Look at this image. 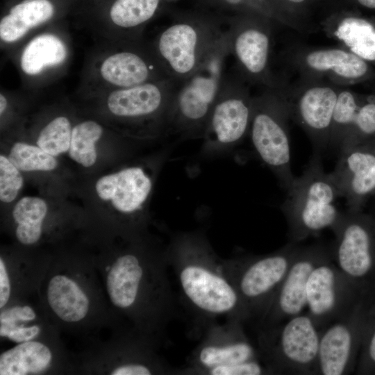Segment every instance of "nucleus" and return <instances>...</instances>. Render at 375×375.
<instances>
[{"label":"nucleus","instance_id":"f257e3e1","mask_svg":"<svg viewBox=\"0 0 375 375\" xmlns=\"http://www.w3.org/2000/svg\"><path fill=\"white\" fill-rule=\"evenodd\" d=\"M167 267V247L153 249L132 242L115 257L108 272L110 302L148 333L162 331L174 314Z\"/></svg>","mask_w":375,"mask_h":375},{"label":"nucleus","instance_id":"f03ea898","mask_svg":"<svg viewBox=\"0 0 375 375\" xmlns=\"http://www.w3.org/2000/svg\"><path fill=\"white\" fill-rule=\"evenodd\" d=\"M167 257L184 303L203 329L219 319L249 322L236 290L223 272L221 258L203 233L174 235L167 246Z\"/></svg>","mask_w":375,"mask_h":375},{"label":"nucleus","instance_id":"7ed1b4c3","mask_svg":"<svg viewBox=\"0 0 375 375\" xmlns=\"http://www.w3.org/2000/svg\"><path fill=\"white\" fill-rule=\"evenodd\" d=\"M281 210L288 226L290 242L299 244L326 228L331 229L341 212L335 200L341 197L330 173L315 151L303 174L286 190Z\"/></svg>","mask_w":375,"mask_h":375},{"label":"nucleus","instance_id":"20e7f679","mask_svg":"<svg viewBox=\"0 0 375 375\" xmlns=\"http://www.w3.org/2000/svg\"><path fill=\"white\" fill-rule=\"evenodd\" d=\"M300 247L289 242L267 254L221 258L223 272L236 290L249 322L258 324L262 319Z\"/></svg>","mask_w":375,"mask_h":375},{"label":"nucleus","instance_id":"39448f33","mask_svg":"<svg viewBox=\"0 0 375 375\" xmlns=\"http://www.w3.org/2000/svg\"><path fill=\"white\" fill-rule=\"evenodd\" d=\"M322 331L307 312L258 328L256 344L270 374H317Z\"/></svg>","mask_w":375,"mask_h":375},{"label":"nucleus","instance_id":"423d86ee","mask_svg":"<svg viewBox=\"0 0 375 375\" xmlns=\"http://www.w3.org/2000/svg\"><path fill=\"white\" fill-rule=\"evenodd\" d=\"M331 230L333 262L365 296L375 297L374 217L347 209Z\"/></svg>","mask_w":375,"mask_h":375},{"label":"nucleus","instance_id":"0eeeda50","mask_svg":"<svg viewBox=\"0 0 375 375\" xmlns=\"http://www.w3.org/2000/svg\"><path fill=\"white\" fill-rule=\"evenodd\" d=\"M174 97L167 133L180 140L203 138L211 111L220 94L221 62L211 57L201 65ZM199 68V67H198Z\"/></svg>","mask_w":375,"mask_h":375},{"label":"nucleus","instance_id":"6e6552de","mask_svg":"<svg viewBox=\"0 0 375 375\" xmlns=\"http://www.w3.org/2000/svg\"><path fill=\"white\" fill-rule=\"evenodd\" d=\"M290 117L280 97L253 100L249 133L260 159L287 190L294 179L291 169L290 140L287 126Z\"/></svg>","mask_w":375,"mask_h":375},{"label":"nucleus","instance_id":"1a4fd4ad","mask_svg":"<svg viewBox=\"0 0 375 375\" xmlns=\"http://www.w3.org/2000/svg\"><path fill=\"white\" fill-rule=\"evenodd\" d=\"M171 150V146L164 148L153 162L133 163L101 176L95 183L97 195L128 219L131 226L138 225L144 219L157 171Z\"/></svg>","mask_w":375,"mask_h":375},{"label":"nucleus","instance_id":"9d476101","mask_svg":"<svg viewBox=\"0 0 375 375\" xmlns=\"http://www.w3.org/2000/svg\"><path fill=\"white\" fill-rule=\"evenodd\" d=\"M367 298L370 297L365 296L330 257L320 262L309 276L307 313L322 330L349 314Z\"/></svg>","mask_w":375,"mask_h":375},{"label":"nucleus","instance_id":"9b49d317","mask_svg":"<svg viewBox=\"0 0 375 375\" xmlns=\"http://www.w3.org/2000/svg\"><path fill=\"white\" fill-rule=\"evenodd\" d=\"M367 298L345 317L322 329L317 374L346 375L355 372L370 301Z\"/></svg>","mask_w":375,"mask_h":375},{"label":"nucleus","instance_id":"f8f14e48","mask_svg":"<svg viewBox=\"0 0 375 375\" xmlns=\"http://www.w3.org/2000/svg\"><path fill=\"white\" fill-rule=\"evenodd\" d=\"M331 257V249L321 244L301 246L258 328L270 327L303 313L306 308L307 283L312 270Z\"/></svg>","mask_w":375,"mask_h":375},{"label":"nucleus","instance_id":"ddd939ff","mask_svg":"<svg viewBox=\"0 0 375 375\" xmlns=\"http://www.w3.org/2000/svg\"><path fill=\"white\" fill-rule=\"evenodd\" d=\"M253 103V100L242 93H220L203 135V156L226 154L243 140L249 132Z\"/></svg>","mask_w":375,"mask_h":375},{"label":"nucleus","instance_id":"4468645a","mask_svg":"<svg viewBox=\"0 0 375 375\" xmlns=\"http://www.w3.org/2000/svg\"><path fill=\"white\" fill-rule=\"evenodd\" d=\"M242 321L228 319L212 323L203 329V338L189 356L190 370L261 359L257 344L246 334Z\"/></svg>","mask_w":375,"mask_h":375},{"label":"nucleus","instance_id":"2eb2a0df","mask_svg":"<svg viewBox=\"0 0 375 375\" xmlns=\"http://www.w3.org/2000/svg\"><path fill=\"white\" fill-rule=\"evenodd\" d=\"M330 173L341 197L351 210H361L366 199L375 193V140L347 147Z\"/></svg>","mask_w":375,"mask_h":375},{"label":"nucleus","instance_id":"dca6fc26","mask_svg":"<svg viewBox=\"0 0 375 375\" xmlns=\"http://www.w3.org/2000/svg\"><path fill=\"white\" fill-rule=\"evenodd\" d=\"M338 92L325 85L307 88L288 101L281 98L290 117L306 131L315 151L330 145L333 117Z\"/></svg>","mask_w":375,"mask_h":375},{"label":"nucleus","instance_id":"f3484780","mask_svg":"<svg viewBox=\"0 0 375 375\" xmlns=\"http://www.w3.org/2000/svg\"><path fill=\"white\" fill-rule=\"evenodd\" d=\"M174 95L167 93L160 85L150 82L110 92L107 106L115 116L138 120L158 118L167 125Z\"/></svg>","mask_w":375,"mask_h":375},{"label":"nucleus","instance_id":"a211bd4d","mask_svg":"<svg viewBox=\"0 0 375 375\" xmlns=\"http://www.w3.org/2000/svg\"><path fill=\"white\" fill-rule=\"evenodd\" d=\"M375 135V101L360 106L350 91L340 93L333 117L331 145L340 150Z\"/></svg>","mask_w":375,"mask_h":375},{"label":"nucleus","instance_id":"6ab92c4d","mask_svg":"<svg viewBox=\"0 0 375 375\" xmlns=\"http://www.w3.org/2000/svg\"><path fill=\"white\" fill-rule=\"evenodd\" d=\"M201 30L189 23H176L165 29L158 50L169 70L178 76H191L203 61Z\"/></svg>","mask_w":375,"mask_h":375},{"label":"nucleus","instance_id":"aec40b11","mask_svg":"<svg viewBox=\"0 0 375 375\" xmlns=\"http://www.w3.org/2000/svg\"><path fill=\"white\" fill-rule=\"evenodd\" d=\"M47 300L53 313L62 321L78 322L90 310V300L78 283L65 274H56L49 281Z\"/></svg>","mask_w":375,"mask_h":375},{"label":"nucleus","instance_id":"412c9836","mask_svg":"<svg viewBox=\"0 0 375 375\" xmlns=\"http://www.w3.org/2000/svg\"><path fill=\"white\" fill-rule=\"evenodd\" d=\"M54 6L49 0H24L11 8L0 22V38L14 42L31 29L47 22L53 15Z\"/></svg>","mask_w":375,"mask_h":375},{"label":"nucleus","instance_id":"4be33fe9","mask_svg":"<svg viewBox=\"0 0 375 375\" xmlns=\"http://www.w3.org/2000/svg\"><path fill=\"white\" fill-rule=\"evenodd\" d=\"M304 65L315 72L328 74L341 80H355L368 70L365 60L351 51L339 48L310 51L303 58Z\"/></svg>","mask_w":375,"mask_h":375},{"label":"nucleus","instance_id":"5701e85b","mask_svg":"<svg viewBox=\"0 0 375 375\" xmlns=\"http://www.w3.org/2000/svg\"><path fill=\"white\" fill-rule=\"evenodd\" d=\"M270 37L267 31L257 27H249L237 32L233 48L240 64L252 76L262 75L267 69Z\"/></svg>","mask_w":375,"mask_h":375},{"label":"nucleus","instance_id":"b1692460","mask_svg":"<svg viewBox=\"0 0 375 375\" xmlns=\"http://www.w3.org/2000/svg\"><path fill=\"white\" fill-rule=\"evenodd\" d=\"M52 359L50 349L38 341L20 342L0 356L1 375H26L44 372Z\"/></svg>","mask_w":375,"mask_h":375},{"label":"nucleus","instance_id":"393cba45","mask_svg":"<svg viewBox=\"0 0 375 375\" xmlns=\"http://www.w3.org/2000/svg\"><path fill=\"white\" fill-rule=\"evenodd\" d=\"M101 77L119 88H130L147 82L150 69L137 53L122 51L107 57L100 67Z\"/></svg>","mask_w":375,"mask_h":375},{"label":"nucleus","instance_id":"a878e982","mask_svg":"<svg viewBox=\"0 0 375 375\" xmlns=\"http://www.w3.org/2000/svg\"><path fill=\"white\" fill-rule=\"evenodd\" d=\"M67 47L58 36L44 33L34 38L26 46L21 56L20 66L28 75L40 74L46 67L63 62Z\"/></svg>","mask_w":375,"mask_h":375},{"label":"nucleus","instance_id":"bb28decb","mask_svg":"<svg viewBox=\"0 0 375 375\" xmlns=\"http://www.w3.org/2000/svg\"><path fill=\"white\" fill-rule=\"evenodd\" d=\"M47 212L48 206L42 198L26 196L17 201L12 215L16 224L15 237L19 242L32 245L40 240Z\"/></svg>","mask_w":375,"mask_h":375},{"label":"nucleus","instance_id":"cd10ccee","mask_svg":"<svg viewBox=\"0 0 375 375\" xmlns=\"http://www.w3.org/2000/svg\"><path fill=\"white\" fill-rule=\"evenodd\" d=\"M335 35L363 60H375V30L367 21L347 17L340 22Z\"/></svg>","mask_w":375,"mask_h":375},{"label":"nucleus","instance_id":"c85d7f7f","mask_svg":"<svg viewBox=\"0 0 375 375\" xmlns=\"http://www.w3.org/2000/svg\"><path fill=\"white\" fill-rule=\"evenodd\" d=\"M103 133L102 126L95 121L85 120L72 128L69 156L84 167L93 166L97 160V143Z\"/></svg>","mask_w":375,"mask_h":375},{"label":"nucleus","instance_id":"c756f323","mask_svg":"<svg viewBox=\"0 0 375 375\" xmlns=\"http://www.w3.org/2000/svg\"><path fill=\"white\" fill-rule=\"evenodd\" d=\"M160 0H115L109 15L113 24L128 28L150 19L158 9Z\"/></svg>","mask_w":375,"mask_h":375},{"label":"nucleus","instance_id":"7c9ffc66","mask_svg":"<svg viewBox=\"0 0 375 375\" xmlns=\"http://www.w3.org/2000/svg\"><path fill=\"white\" fill-rule=\"evenodd\" d=\"M9 160L22 172H49L58 166L54 157L39 147L22 142L12 144L8 155Z\"/></svg>","mask_w":375,"mask_h":375},{"label":"nucleus","instance_id":"2f4dec72","mask_svg":"<svg viewBox=\"0 0 375 375\" xmlns=\"http://www.w3.org/2000/svg\"><path fill=\"white\" fill-rule=\"evenodd\" d=\"M72 128L71 122L67 117H56L42 128L36 144L47 153L57 158L68 152Z\"/></svg>","mask_w":375,"mask_h":375},{"label":"nucleus","instance_id":"473e14b6","mask_svg":"<svg viewBox=\"0 0 375 375\" xmlns=\"http://www.w3.org/2000/svg\"><path fill=\"white\" fill-rule=\"evenodd\" d=\"M356 374H375V297L369 304L361 347L355 371Z\"/></svg>","mask_w":375,"mask_h":375},{"label":"nucleus","instance_id":"72a5a7b5","mask_svg":"<svg viewBox=\"0 0 375 375\" xmlns=\"http://www.w3.org/2000/svg\"><path fill=\"white\" fill-rule=\"evenodd\" d=\"M177 374L262 375L270 374V372L266 365L259 358L202 369L183 370L178 368Z\"/></svg>","mask_w":375,"mask_h":375},{"label":"nucleus","instance_id":"f704fd0d","mask_svg":"<svg viewBox=\"0 0 375 375\" xmlns=\"http://www.w3.org/2000/svg\"><path fill=\"white\" fill-rule=\"evenodd\" d=\"M24 178L19 170L3 154L0 156V200L10 203L17 197L23 188Z\"/></svg>","mask_w":375,"mask_h":375},{"label":"nucleus","instance_id":"c9c22d12","mask_svg":"<svg viewBox=\"0 0 375 375\" xmlns=\"http://www.w3.org/2000/svg\"><path fill=\"white\" fill-rule=\"evenodd\" d=\"M40 328L38 326H16L13 324H1V336L8 337L17 342L31 340L39 334Z\"/></svg>","mask_w":375,"mask_h":375},{"label":"nucleus","instance_id":"e433bc0d","mask_svg":"<svg viewBox=\"0 0 375 375\" xmlns=\"http://www.w3.org/2000/svg\"><path fill=\"white\" fill-rule=\"evenodd\" d=\"M34 310L29 306H16L1 312V324H13L16 321L29 322L35 319Z\"/></svg>","mask_w":375,"mask_h":375},{"label":"nucleus","instance_id":"4c0bfd02","mask_svg":"<svg viewBox=\"0 0 375 375\" xmlns=\"http://www.w3.org/2000/svg\"><path fill=\"white\" fill-rule=\"evenodd\" d=\"M112 375H151L157 374L152 367L141 364L119 365L110 371Z\"/></svg>","mask_w":375,"mask_h":375},{"label":"nucleus","instance_id":"58836bf2","mask_svg":"<svg viewBox=\"0 0 375 375\" xmlns=\"http://www.w3.org/2000/svg\"><path fill=\"white\" fill-rule=\"evenodd\" d=\"M11 292L10 283L5 262L0 258V308L8 302Z\"/></svg>","mask_w":375,"mask_h":375},{"label":"nucleus","instance_id":"ea45409f","mask_svg":"<svg viewBox=\"0 0 375 375\" xmlns=\"http://www.w3.org/2000/svg\"><path fill=\"white\" fill-rule=\"evenodd\" d=\"M8 107V101L6 97L1 93L0 94V115H2Z\"/></svg>","mask_w":375,"mask_h":375},{"label":"nucleus","instance_id":"a19ab883","mask_svg":"<svg viewBox=\"0 0 375 375\" xmlns=\"http://www.w3.org/2000/svg\"><path fill=\"white\" fill-rule=\"evenodd\" d=\"M362 6L369 8H375V0H357Z\"/></svg>","mask_w":375,"mask_h":375},{"label":"nucleus","instance_id":"79ce46f5","mask_svg":"<svg viewBox=\"0 0 375 375\" xmlns=\"http://www.w3.org/2000/svg\"><path fill=\"white\" fill-rule=\"evenodd\" d=\"M228 4L237 6L243 3L245 0H224Z\"/></svg>","mask_w":375,"mask_h":375},{"label":"nucleus","instance_id":"37998d69","mask_svg":"<svg viewBox=\"0 0 375 375\" xmlns=\"http://www.w3.org/2000/svg\"><path fill=\"white\" fill-rule=\"evenodd\" d=\"M288 1L293 3H299L304 1L305 0H288Z\"/></svg>","mask_w":375,"mask_h":375},{"label":"nucleus","instance_id":"c03bdc74","mask_svg":"<svg viewBox=\"0 0 375 375\" xmlns=\"http://www.w3.org/2000/svg\"><path fill=\"white\" fill-rule=\"evenodd\" d=\"M373 216H374V218H375V215H373Z\"/></svg>","mask_w":375,"mask_h":375}]
</instances>
